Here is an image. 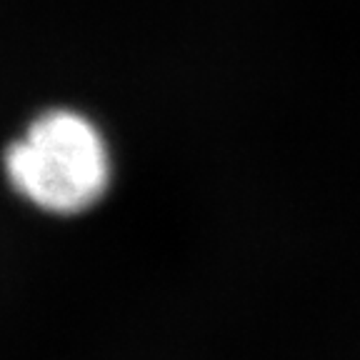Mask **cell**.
I'll return each instance as SVG.
<instances>
[{
    "label": "cell",
    "instance_id": "1",
    "mask_svg": "<svg viewBox=\"0 0 360 360\" xmlns=\"http://www.w3.org/2000/svg\"><path fill=\"white\" fill-rule=\"evenodd\" d=\"M3 173L20 200L70 218L103 200L112 155L93 118L73 108H48L6 148Z\"/></svg>",
    "mask_w": 360,
    "mask_h": 360
}]
</instances>
